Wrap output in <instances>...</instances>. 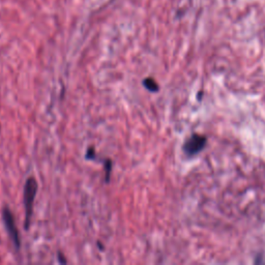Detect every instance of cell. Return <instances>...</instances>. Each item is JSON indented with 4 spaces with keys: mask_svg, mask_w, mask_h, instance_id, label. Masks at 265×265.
I'll use <instances>...</instances> for the list:
<instances>
[{
    "mask_svg": "<svg viewBox=\"0 0 265 265\" xmlns=\"http://www.w3.org/2000/svg\"><path fill=\"white\" fill-rule=\"evenodd\" d=\"M59 261L60 262H63V263H66V260L63 258V256H61L60 253H59Z\"/></svg>",
    "mask_w": 265,
    "mask_h": 265,
    "instance_id": "52a82bcc",
    "label": "cell"
},
{
    "mask_svg": "<svg viewBox=\"0 0 265 265\" xmlns=\"http://www.w3.org/2000/svg\"><path fill=\"white\" fill-rule=\"evenodd\" d=\"M2 218H3V222H4L5 228L7 230L9 237L12 238L13 242L15 243L17 248H20L21 242H20V237H19L18 229L16 227L14 215H13L12 211L9 210L7 207H4L2 210Z\"/></svg>",
    "mask_w": 265,
    "mask_h": 265,
    "instance_id": "7a4b0ae2",
    "label": "cell"
},
{
    "mask_svg": "<svg viewBox=\"0 0 265 265\" xmlns=\"http://www.w3.org/2000/svg\"><path fill=\"white\" fill-rule=\"evenodd\" d=\"M93 158H95V152H94V150L92 148H89V149H88L87 153H86V159L90 160V159H93Z\"/></svg>",
    "mask_w": 265,
    "mask_h": 265,
    "instance_id": "8992f818",
    "label": "cell"
},
{
    "mask_svg": "<svg viewBox=\"0 0 265 265\" xmlns=\"http://www.w3.org/2000/svg\"><path fill=\"white\" fill-rule=\"evenodd\" d=\"M206 145L205 137L200 135H193L183 145V150L188 155H194L204 148Z\"/></svg>",
    "mask_w": 265,
    "mask_h": 265,
    "instance_id": "3957f363",
    "label": "cell"
},
{
    "mask_svg": "<svg viewBox=\"0 0 265 265\" xmlns=\"http://www.w3.org/2000/svg\"><path fill=\"white\" fill-rule=\"evenodd\" d=\"M37 192V182L33 177L26 180L24 188V205H25V229L29 228L33 210V202Z\"/></svg>",
    "mask_w": 265,
    "mask_h": 265,
    "instance_id": "6da1fadb",
    "label": "cell"
},
{
    "mask_svg": "<svg viewBox=\"0 0 265 265\" xmlns=\"http://www.w3.org/2000/svg\"><path fill=\"white\" fill-rule=\"evenodd\" d=\"M105 170H106V182L110 180V174L112 170V162L110 160L105 161Z\"/></svg>",
    "mask_w": 265,
    "mask_h": 265,
    "instance_id": "5b68a950",
    "label": "cell"
},
{
    "mask_svg": "<svg viewBox=\"0 0 265 265\" xmlns=\"http://www.w3.org/2000/svg\"><path fill=\"white\" fill-rule=\"evenodd\" d=\"M143 85L148 89L149 91H152V92H155L159 90V85L156 84V82L152 79V78H147V79H145L143 81Z\"/></svg>",
    "mask_w": 265,
    "mask_h": 265,
    "instance_id": "277c9868",
    "label": "cell"
}]
</instances>
